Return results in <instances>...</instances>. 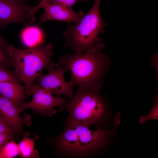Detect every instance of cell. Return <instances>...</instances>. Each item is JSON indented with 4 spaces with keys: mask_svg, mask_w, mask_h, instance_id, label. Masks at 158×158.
<instances>
[{
    "mask_svg": "<svg viewBox=\"0 0 158 158\" xmlns=\"http://www.w3.org/2000/svg\"><path fill=\"white\" fill-rule=\"evenodd\" d=\"M10 131H13L12 127L0 114V133Z\"/></svg>",
    "mask_w": 158,
    "mask_h": 158,
    "instance_id": "ffe728a7",
    "label": "cell"
},
{
    "mask_svg": "<svg viewBox=\"0 0 158 158\" xmlns=\"http://www.w3.org/2000/svg\"><path fill=\"white\" fill-rule=\"evenodd\" d=\"M154 104L148 113L145 116H142L140 118L139 123L143 124L147 121L150 120H158V100L157 96L153 97Z\"/></svg>",
    "mask_w": 158,
    "mask_h": 158,
    "instance_id": "2e32d148",
    "label": "cell"
},
{
    "mask_svg": "<svg viewBox=\"0 0 158 158\" xmlns=\"http://www.w3.org/2000/svg\"><path fill=\"white\" fill-rule=\"evenodd\" d=\"M7 81H12L19 83L21 82L14 70L10 71L6 68L0 66V83Z\"/></svg>",
    "mask_w": 158,
    "mask_h": 158,
    "instance_id": "9a60e30c",
    "label": "cell"
},
{
    "mask_svg": "<svg viewBox=\"0 0 158 158\" xmlns=\"http://www.w3.org/2000/svg\"><path fill=\"white\" fill-rule=\"evenodd\" d=\"M88 0H50L47 3L67 8H72L73 5L78 1L86 2Z\"/></svg>",
    "mask_w": 158,
    "mask_h": 158,
    "instance_id": "ac0fdd59",
    "label": "cell"
},
{
    "mask_svg": "<svg viewBox=\"0 0 158 158\" xmlns=\"http://www.w3.org/2000/svg\"><path fill=\"white\" fill-rule=\"evenodd\" d=\"M13 139H15L16 140V137L13 131L0 133V148Z\"/></svg>",
    "mask_w": 158,
    "mask_h": 158,
    "instance_id": "d6986e66",
    "label": "cell"
},
{
    "mask_svg": "<svg viewBox=\"0 0 158 158\" xmlns=\"http://www.w3.org/2000/svg\"><path fill=\"white\" fill-rule=\"evenodd\" d=\"M6 51L12 61L14 70L20 81L25 84V90L31 95L32 87L36 78L47 70L55 66L51 60L53 54L52 44L45 46L23 49L8 44Z\"/></svg>",
    "mask_w": 158,
    "mask_h": 158,
    "instance_id": "277c9868",
    "label": "cell"
},
{
    "mask_svg": "<svg viewBox=\"0 0 158 158\" xmlns=\"http://www.w3.org/2000/svg\"><path fill=\"white\" fill-rule=\"evenodd\" d=\"M24 45L30 48L42 46L45 37L42 30L38 27L29 26L23 30L20 34Z\"/></svg>",
    "mask_w": 158,
    "mask_h": 158,
    "instance_id": "7c38bea8",
    "label": "cell"
},
{
    "mask_svg": "<svg viewBox=\"0 0 158 158\" xmlns=\"http://www.w3.org/2000/svg\"><path fill=\"white\" fill-rule=\"evenodd\" d=\"M21 0L25 2V1L27 0Z\"/></svg>",
    "mask_w": 158,
    "mask_h": 158,
    "instance_id": "603a6c76",
    "label": "cell"
},
{
    "mask_svg": "<svg viewBox=\"0 0 158 158\" xmlns=\"http://www.w3.org/2000/svg\"><path fill=\"white\" fill-rule=\"evenodd\" d=\"M33 8L21 0H0V25L31 24L29 15Z\"/></svg>",
    "mask_w": 158,
    "mask_h": 158,
    "instance_id": "ba28073f",
    "label": "cell"
},
{
    "mask_svg": "<svg viewBox=\"0 0 158 158\" xmlns=\"http://www.w3.org/2000/svg\"><path fill=\"white\" fill-rule=\"evenodd\" d=\"M0 66L5 68L13 66L10 57L6 51L0 47Z\"/></svg>",
    "mask_w": 158,
    "mask_h": 158,
    "instance_id": "e0dca14e",
    "label": "cell"
},
{
    "mask_svg": "<svg viewBox=\"0 0 158 158\" xmlns=\"http://www.w3.org/2000/svg\"><path fill=\"white\" fill-rule=\"evenodd\" d=\"M20 83L7 81L0 83V94L9 99L16 107L20 108L29 96L25 86Z\"/></svg>",
    "mask_w": 158,
    "mask_h": 158,
    "instance_id": "8fae6325",
    "label": "cell"
},
{
    "mask_svg": "<svg viewBox=\"0 0 158 158\" xmlns=\"http://www.w3.org/2000/svg\"><path fill=\"white\" fill-rule=\"evenodd\" d=\"M8 45L7 42L0 36V47L6 51Z\"/></svg>",
    "mask_w": 158,
    "mask_h": 158,
    "instance_id": "7402d4cb",
    "label": "cell"
},
{
    "mask_svg": "<svg viewBox=\"0 0 158 158\" xmlns=\"http://www.w3.org/2000/svg\"><path fill=\"white\" fill-rule=\"evenodd\" d=\"M101 0H94L92 7L86 14L74 24H69L63 32L65 40L63 45L72 51L84 53L95 45L102 38L100 33L105 31L106 24L100 11Z\"/></svg>",
    "mask_w": 158,
    "mask_h": 158,
    "instance_id": "5b68a950",
    "label": "cell"
},
{
    "mask_svg": "<svg viewBox=\"0 0 158 158\" xmlns=\"http://www.w3.org/2000/svg\"><path fill=\"white\" fill-rule=\"evenodd\" d=\"M104 46L102 38L84 53L75 52L60 56L57 64L69 71V81L78 88H101L110 62L108 56L103 52Z\"/></svg>",
    "mask_w": 158,
    "mask_h": 158,
    "instance_id": "7a4b0ae2",
    "label": "cell"
},
{
    "mask_svg": "<svg viewBox=\"0 0 158 158\" xmlns=\"http://www.w3.org/2000/svg\"><path fill=\"white\" fill-rule=\"evenodd\" d=\"M21 113L20 108L0 94V114L12 127L16 140H19L20 135L25 132L24 126L31 124L30 116L25 114L21 116Z\"/></svg>",
    "mask_w": 158,
    "mask_h": 158,
    "instance_id": "9c48e42d",
    "label": "cell"
},
{
    "mask_svg": "<svg viewBox=\"0 0 158 158\" xmlns=\"http://www.w3.org/2000/svg\"><path fill=\"white\" fill-rule=\"evenodd\" d=\"M22 140L18 143L19 155L22 158H38V151L35 148V142L38 139L37 135L33 134L31 138L30 133L25 132Z\"/></svg>",
    "mask_w": 158,
    "mask_h": 158,
    "instance_id": "4fadbf2b",
    "label": "cell"
},
{
    "mask_svg": "<svg viewBox=\"0 0 158 158\" xmlns=\"http://www.w3.org/2000/svg\"><path fill=\"white\" fill-rule=\"evenodd\" d=\"M49 0H41L37 6L33 7V9L31 12L30 15L32 16H34L37 11L40 8H42V6L44 4L47 2Z\"/></svg>",
    "mask_w": 158,
    "mask_h": 158,
    "instance_id": "44dd1931",
    "label": "cell"
},
{
    "mask_svg": "<svg viewBox=\"0 0 158 158\" xmlns=\"http://www.w3.org/2000/svg\"><path fill=\"white\" fill-rule=\"evenodd\" d=\"M100 88L79 89L64 106L68 116L64 125H81L90 127L95 125L96 130L106 129L109 116L108 107L104 96L99 93Z\"/></svg>",
    "mask_w": 158,
    "mask_h": 158,
    "instance_id": "3957f363",
    "label": "cell"
},
{
    "mask_svg": "<svg viewBox=\"0 0 158 158\" xmlns=\"http://www.w3.org/2000/svg\"><path fill=\"white\" fill-rule=\"evenodd\" d=\"M31 94L33 95L32 99L22 106L20 108L21 112L26 109L31 108L34 114L43 118L55 115L57 111L56 107L58 108L59 112L63 111L64 106L68 101L65 96H54L48 90L35 84Z\"/></svg>",
    "mask_w": 158,
    "mask_h": 158,
    "instance_id": "8992f818",
    "label": "cell"
},
{
    "mask_svg": "<svg viewBox=\"0 0 158 158\" xmlns=\"http://www.w3.org/2000/svg\"><path fill=\"white\" fill-rule=\"evenodd\" d=\"M56 68L53 66L48 70V73L45 75H41L36 79V85L45 88L56 96L63 95L70 99L74 93L73 90L74 85L69 80L66 81L64 78L67 70L63 66L56 64Z\"/></svg>",
    "mask_w": 158,
    "mask_h": 158,
    "instance_id": "52a82bcc",
    "label": "cell"
},
{
    "mask_svg": "<svg viewBox=\"0 0 158 158\" xmlns=\"http://www.w3.org/2000/svg\"><path fill=\"white\" fill-rule=\"evenodd\" d=\"M64 125L61 134L46 138L53 154L60 158L90 157L104 150L109 141L110 132L107 129L93 131L83 125Z\"/></svg>",
    "mask_w": 158,
    "mask_h": 158,
    "instance_id": "6da1fadb",
    "label": "cell"
},
{
    "mask_svg": "<svg viewBox=\"0 0 158 158\" xmlns=\"http://www.w3.org/2000/svg\"><path fill=\"white\" fill-rule=\"evenodd\" d=\"M12 139L0 148V158H13L19 155L18 143Z\"/></svg>",
    "mask_w": 158,
    "mask_h": 158,
    "instance_id": "5bb4252c",
    "label": "cell"
},
{
    "mask_svg": "<svg viewBox=\"0 0 158 158\" xmlns=\"http://www.w3.org/2000/svg\"><path fill=\"white\" fill-rule=\"evenodd\" d=\"M44 12L41 15L39 24L41 25L49 20H57L67 23H75L85 15L82 11L75 12L72 8L52 4L48 3L42 6Z\"/></svg>",
    "mask_w": 158,
    "mask_h": 158,
    "instance_id": "30bf717a",
    "label": "cell"
}]
</instances>
